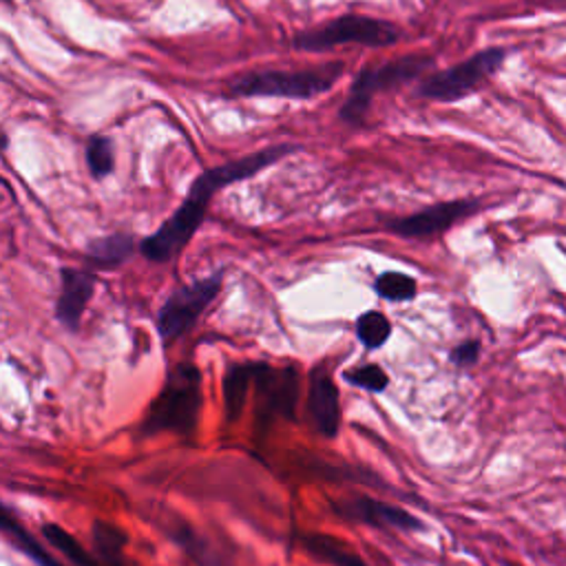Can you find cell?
<instances>
[{
	"instance_id": "cell-7",
	"label": "cell",
	"mask_w": 566,
	"mask_h": 566,
	"mask_svg": "<svg viewBox=\"0 0 566 566\" xmlns=\"http://www.w3.org/2000/svg\"><path fill=\"white\" fill-rule=\"evenodd\" d=\"M221 290V274H210L177 287L157 314V332L168 345L184 336L201 318L206 307L217 298Z\"/></svg>"
},
{
	"instance_id": "cell-10",
	"label": "cell",
	"mask_w": 566,
	"mask_h": 566,
	"mask_svg": "<svg viewBox=\"0 0 566 566\" xmlns=\"http://www.w3.org/2000/svg\"><path fill=\"white\" fill-rule=\"evenodd\" d=\"M334 509L343 517L365 522L376 528H400V531L422 528V522L416 515H411L409 511L387 504V502H380V500H374V497H367V495L345 500V502L336 504Z\"/></svg>"
},
{
	"instance_id": "cell-12",
	"label": "cell",
	"mask_w": 566,
	"mask_h": 566,
	"mask_svg": "<svg viewBox=\"0 0 566 566\" xmlns=\"http://www.w3.org/2000/svg\"><path fill=\"white\" fill-rule=\"evenodd\" d=\"M310 416L321 436L334 438L340 429V396L323 367L312 369L310 374V396H307Z\"/></svg>"
},
{
	"instance_id": "cell-23",
	"label": "cell",
	"mask_w": 566,
	"mask_h": 566,
	"mask_svg": "<svg viewBox=\"0 0 566 566\" xmlns=\"http://www.w3.org/2000/svg\"><path fill=\"white\" fill-rule=\"evenodd\" d=\"M345 380L352 382V385H358V387H363L367 391H382L387 387V382H389V378L382 371V367L374 365V363L360 365L356 369L345 371Z\"/></svg>"
},
{
	"instance_id": "cell-24",
	"label": "cell",
	"mask_w": 566,
	"mask_h": 566,
	"mask_svg": "<svg viewBox=\"0 0 566 566\" xmlns=\"http://www.w3.org/2000/svg\"><path fill=\"white\" fill-rule=\"evenodd\" d=\"M478 358H480V340H475V338L462 340V343L455 345L453 352H451V360H453L458 367H471Z\"/></svg>"
},
{
	"instance_id": "cell-3",
	"label": "cell",
	"mask_w": 566,
	"mask_h": 566,
	"mask_svg": "<svg viewBox=\"0 0 566 566\" xmlns=\"http://www.w3.org/2000/svg\"><path fill=\"white\" fill-rule=\"evenodd\" d=\"M201 402L199 367L192 363H179L170 369L164 387L142 420V433L153 436L159 431H175L179 436H190L197 427Z\"/></svg>"
},
{
	"instance_id": "cell-6",
	"label": "cell",
	"mask_w": 566,
	"mask_h": 566,
	"mask_svg": "<svg viewBox=\"0 0 566 566\" xmlns=\"http://www.w3.org/2000/svg\"><path fill=\"white\" fill-rule=\"evenodd\" d=\"M506 60V49L491 46L471 57L429 75L420 82L418 95L433 102H458L473 93L489 75H493Z\"/></svg>"
},
{
	"instance_id": "cell-1",
	"label": "cell",
	"mask_w": 566,
	"mask_h": 566,
	"mask_svg": "<svg viewBox=\"0 0 566 566\" xmlns=\"http://www.w3.org/2000/svg\"><path fill=\"white\" fill-rule=\"evenodd\" d=\"M296 150H301L296 144H274V146L259 148L250 155H243L239 159L206 168L192 181L184 203L153 234H148L142 241L139 245L142 254L148 261H159V263L177 256L186 248V243L192 239L197 228L201 226L208 212V201L214 192H219L223 186H230L234 181H241L261 172L263 168L276 164L279 159Z\"/></svg>"
},
{
	"instance_id": "cell-21",
	"label": "cell",
	"mask_w": 566,
	"mask_h": 566,
	"mask_svg": "<svg viewBox=\"0 0 566 566\" xmlns=\"http://www.w3.org/2000/svg\"><path fill=\"white\" fill-rule=\"evenodd\" d=\"M374 290L378 296L387 301H411L416 296V279L405 272H382L374 281Z\"/></svg>"
},
{
	"instance_id": "cell-14",
	"label": "cell",
	"mask_w": 566,
	"mask_h": 566,
	"mask_svg": "<svg viewBox=\"0 0 566 566\" xmlns=\"http://www.w3.org/2000/svg\"><path fill=\"white\" fill-rule=\"evenodd\" d=\"M135 250V241L130 234L115 232L106 237H97L86 243V259L97 268H115L124 263Z\"/></svg>"
},
{
	"instance_id": "cell-11",
	"label": "cell",
	"mask_w": 566,
	"mask_h": 566,
	"mask_svg": "<svg viewBox=\"0 0 566 566\" xmlns=\"http://www.w3.org/2000/svg\"><path fill=\"white\" fill-rule=\"evenodd\" d=\"M62 290L55 301V318L71 332H77L84 307L95 287L91 268H62Z\"/></svg>"
},
{
	"instance_id": "cell-5",
	"label": "cell",
	"mask_w": 566,
	"mask_h": 566,
	"mask_svg": "<svg viewBox=\"0 0 566 566\" xmlns=\"http://www.w3.org/2000/svg\"><path fill=\"white\" fill-rule=\"evenodd\" d=\"M398 38H400L398 29L387 20L347 13L336 20H329L323 27L296 33L292 44L298 51L321 53V51H329L338 44H347V42L363 44V46H389Z\"/></svg>"
},
{
	"instance_id": "cell-8",
	"label": "cell",
	"mask_w": 566,
	"mask_h": 566,
	"mask_svg": "<svg viewBox=\"0 0 566 566\" xmlns=\"http://www.w3.org/2000/svg\"><path fill=\"white\" fill-rule=\"evenodd\" d=\"M254 385L259 389L261 424H268L274 416L294 420L298 402V374L294 367L274 369L268 363H256Z\"/></svg>"
},
{
	"instance_id": "cell-13",
	"label": "cell",
	"mask_w": 566,
	"mask_h": 566,
	"mask_svg": "<svg viewBox=\"0 0 566 566\" xmlns=\"http://www.w3.org/2000/svg\"><path fill=\"white\" fill-rule=\"evenodd\" d=\"M254 369L256 363H237L228 367L223 378V409L228 422H234L243 413L248 387L254 382Z\"/></svg>"
},
{
	"instance_id": "cell-4",
	"label": "cell",
	"mask_w": 566,
	"mask_h": 566,
	"mask_svg": "<svg viewBox=\"0 0 566 566\" xmlns=\"http://www.w3.org/2000/svg\"><path fill=\"white\" fill-rule=\"evenodd\" d=\"M431 62L433 60L424 53H409V55L396 57L391 62L365 66L354 77V82L349 86V95L338 111V117L349 126H360L367 117L374 93L389 91V88H396L411 80L422 77L424 71L431 66Z\"/></svg>"
},
{
	"instance_id": "cell-15",
	"label": "cell",
	"mask_w": 566,
	"mask_h": 566,
	"mask_svg": "<svg viewBox=\"0 0 566 566\" xmlns=\"http://www.w3.org/2000/svg\"><path fill=\"white\" fill-rule=\"evenodd\" d=\"M91 535L102 566H126L124 546L128 542V535L122 528L111 522L95 520L91 526Z\"/></svg>"
},
{
	"instance_id": "cell-2",
	"label": "cell",
	"mask_w": 566,
	"mask_h": 566,
	"mask_svg": "<svg viewBox=\"0 0 566 566\" xmlns=\"http://www.w3.org/2000/svg\"><path fill=\"white\" fill-rule=\"evenodd\" d=\"M345 73V62H327L312 69H259L248 71L228 82L234 97H290L312 99L327 93Z\"/></svg>"
},
{
	"instance_id": "cell-18",
	"label": "cell",
	"mask_w": 566,
	"mask_h": 566,
	"mask_svg": "<svg viewBox=\"0 0 566 566\" xmlns=\"http://www.w3.org/2000/svg\"><path fill=\"white\" fill-rule=\"evenodd\" d=\"M42 535L44 539L57 548L73 566H102L97 557H93L69 531H64L60 524H53V522H46L42 526Z\"/></svg>"
},
{
	"instance_id": "cell-17",
	"label": "cell",
	"mask_w": 566,
	"mask_h": 566,
	"mask_svg": "<svg viewBox=\"0 0 566 566\" xmlns=\"http://www.w3.org/2000/svg\"><path fill=\"white\" fill-rule=\"evenodd\" d=\"M303 546L307 548V553H312L314 557L332 566H367L354 551H349L340 539L332 535H323V533L305 535Z\"/></svg>"
},
{
	"instance_id": "cell-9",
	"label": "cell",
	"mask_w": 566,
	"mask_h": 566,
	"mask_svg": "<svg viewBox=\"0 0 566 566\" xmlns=\"http://www.w3.org/2000/svg\"><path fill=\"white\" fill-rule=\"evenodd\" d=\"M480 208L478 199H453V201H440L424 210H418L407 217H398L387 223V228L394 234H400L405 239H420V237H433L444 230H449L460 219L473 214Z\"/></svg>"
},
{
	"instance_id": "cell-19",
	"label": "cell",
	"mask_w": 566,
	"mask_h": 566,
	"mask_svg": "<svg viewBox=\"0 0 566 566\" xmlns=\"http://www.w3.org/2000/svg\"><path fill=\"white\" fill-rule=\"evenodd\" d=\"M170 535H172V539H175L179 546H184V551H186L199 566H221V559L217 557L214 548H212L197 531H192L190 526H186V524L175 526V528L170 531Z\"/></svg>"
},
{
	"instance_id": "cell-22",
	"label": "cell",
	"mask_w": 566,
	"mask_h": 566,
	"mask_svg": "<svg viewBox=\"0 0 566 566\" xmlns=\"http://www.w3.org/2000/svg\"><path fill=\"white\" fill-rule=\"evenodd\" d=\"M86 166H88V172L95 179H102V177L113 172L115 150H113V142L106 135H93L88 139V144H86Z\"/></svg>"
},
{
	"instance_id": "cell-16",
	"label": "cell",
	"mask_w": 566,
	"mask_h": 566,
	"mask_svg": "<svg viewBox=\"0 0 566 566\" xmlns=\"http://www.w3.org/2000/svg\"><path fill=\"white\" fill-rule=\"evenodd\" d=\"M0 528L13 539V544L24 553V555H29L33 562H35V566H62L51 553H46L44 548H42V544L13 517V513H11V509L9 506H4L2 509V513H0Z\"/></svg>"
},
{
	"instance_id": "cell-20",
	"label": "cell",
	"mask_w": 566,
	"mask_h": 566,
	"mask_svg": "<svg viewBox=\"0 0 566 566\" xmlns=\"http://www.w3.org/2000/svg\"><path fill=\"white\" fill-rule=\"evenodd\" d=\"M389 334H391V323L382 312L371 310V312L360 314L356 321V336L369 349L382 347L387 343Z\"/></svg>"
}]
</instances>
